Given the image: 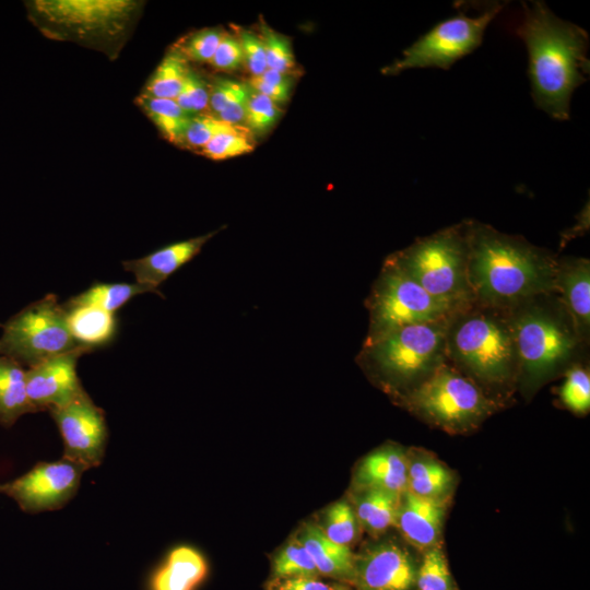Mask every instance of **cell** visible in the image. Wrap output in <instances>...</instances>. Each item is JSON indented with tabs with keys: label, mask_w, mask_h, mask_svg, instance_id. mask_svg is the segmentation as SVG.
Segmentation results:
<instances>
[{
	"label": "cell",
	"mask_w": 590,
	"mask_h": 590,
	"mask_svg": "<svg viewBox=\"0 0 590 590\" xmlns=\"http://www.w3.org/2000/svg\"><path fill=\"white\" fill-rule=\"evenodd\" d=\"M468 279L475 304L508 310L544 294H556L557 259L526 238L468 220Z\"/></svg>",
	"instance_id": "cell-1"
},
{
	"label": "cell",
	"mask_w": 590,
	"mask_h": 590,
	"mask_svg": "<svg viewBox=\"0 0 590 590\" xmlns=\"http://www.w3.org/2000/svg\"><path fill=\"white\" fill-rule=\"evenodd\" d=\"M528 51V75L535 106L556 120L570 118L574 91L588 80L589 35L555 15L544 1L522 2L516 28Z\"/></svg>",
	"instance_id": "cell-2"
},
{
	"label": "cell",
	"mask_w": 590,
	"mask_h": 590,
	"mask_svg": "<svg viewBox=\"0 0 590 590\" xmlns=\"http://www.w3.org/2000/svg\"><path fill=\"white\" fill-rule=\"evenodd\" d=\"M446 358L481 389L509 384L518 368L508 310L474 304L457 312L446 331Z\"/></svg>",
	"instance_id": "cell-3"
},
{
	"label": "cell",
	"mask_w": 590,
	"mask_h": 590,
	"mask_svg": "<svg viewBox=\"0 0 590 590\" xmlns=\"http://www.w3.org/2000/svg\"><path fill=\"white\" fill-rule=\"evenodd\" d=\"M517 355V377L539 382L565 368L583 344L556 294L530 298L508 309Z\"/></svg>",
	"instance_id": "cell-4"
},
{
	"label": "cell",
	"mask_w": 590,
	"mask_h": 590,
	"mask_svg": "<svg viewBox=\"0 0 590 590\" xmlns=\"http://www.w3.org/2000/svg\"><path fill=\"white\" fill-rule=\"evenodd\" d=\"M468 220L415 239L385 260L434 297L457 308L475 304L468 279Z\"/></svg>",
	"instance_id": "cell-5"
},
{
	"label": "cell",
	"mask_w": 590,
	"mask_h": 590,
	"mask_svg": "<svg viewBox=\"0 0 590 590\" xmlns=\"http://www.w3.org/2000/svg\"><path fill=\"white\" fill-rule=\"evenodd\" d=\"M449 320L406 326L364 342L357 363L385 386L405 393L447 359Z\"/></svg>",
	"instance_id": "cell-6"
},
{
	"label": "cell",
	"mask_w": 590,
	"mask_h": 590,
	"mask_svg": "<svg viewBox=\"0 0 590 590\" xmlns=\"http://www.w3.org/2000/svg\"><path fill=\"white\" fill-rule=\"evenodd\" d=\"M401 399L418 417L449 432L471 429L497 408L486 392L447 359Z\"/></svg>",
	"instance_id": "cell-7"
},
{
	"label": "cell",
	"mask_w": 590,
	"mask_h": 590,
	"mask_svg": "<svg viewBox=\"0 0 590 590\" xmlns=\"http://www.w3.org/2000/svg\"><path fill=\"white\" fill-rule=\"evenodd\" d=\"M365 306L369 326L364 342L406 326L449 320L463 310L434 297L386 260Z\"/></svg>",
	"instance_id": "cell-8"
},
{
	"label": "cell",
	"mask_w": 590,
	"mask_h": 590,
	"mask_svg": "<svg viewBox=\"0 0 590 590\" xmlns=\"http://www.w3.org/2000/svg\"><path fill=\"white\" fill-rule=\"evenodd\" d=\"M78 346L68 328L67 310L52 294L9 319L0 337V355L28 368Z\"/></svg>",
	"instance_id": "cell-9"
},
{
	"label": "cell",
	"mask_w": 590,
	"mask_h": 590,
	"mask_svg": "<svg viewBox=\"0 0 590 590\" xmlns=\"http://www.w3.org/2000/svg\"><path fill=\"white\" fill-rule=\"evenodd\" d=\"M502 8L500 2H488L475 16L459 12L437 23L405 48L401 58L386 66L382 73L396 75L409 69L423 68L448 70L482 44L487 25Z\"/></svg>",
	"instance_id": "cell-10"
},
{
	"label": "cell",
	"mask_w": 590,
	"mask_h": 590,
	"mask_svg": "<svg viewBox=\"0 0 590 590\" xmlns=\"http://www.w3.org/2000/svg\"><path fill=\"white\" fill-rule=\"evenodd\" d=\"M129 0H37L27 4L31 16L76 35L118 32L132 16Z\"/></svg>",
	"instance_id": "cell-11"
},
{
	"label": "cell",
	"mask_w": 590,
	"mask_h": 590,
	"mask_svg": "<svg viewBox=\"0 0 590 590\" xmlns=\"http://www.w3.org/2000/svg\"><path fill=\"white\" fill-rule=\"evenodd\" d=\"M85 470L66 458L40 462L24 475L0 484V492L14 499L26 512L57 509L75 494Z\"/></svg>",
	"instance_id": "cell-12"
},
{
	"label": "cell",
	"mask_w": 590,
	"mask_h": 590,
	"mask_svg": "<svg viewBox=\"0 0 590 590\" xmlns=\"http://www.w3.org/2000/svg\"><path fill=\"white\" fill-rule=\"evenodd\" d=\"M50 413L63 439V458L86 470L98 465L106 447L107 426L103 411L87 393L50 409Z\"/></svg>",
	"instance_id": "cell-13"
},
{
	"label": "cell",
	"mask_w": 590,
	"mask_h": 590,
	"mask_svg": "<svg viewBox=\"0 0 590 590\" xmlns=\"http://www.w3.org/2000/svg\"><path fill=\"white\" fill-rule=\"evenodd\" d=\"M92 350L81 345L25 371L27 396L36 411L63 406L86 393L78 377L76 364L81 355Z\"/></svg>",
	"instance_id": "cell-14"
},
{
	"label": "cell",
	"mask_w": 590,
	"mask_h": 590,
	"mask_svg": "<svg viewBox=\"0 0 590 590\" xmlns=\"http://www.w3.org/2000/svg\"><path fill=\"white\" fill-rule=\"evenodd\" d=\"M353 579L361 590H411L416 582V568L404 548L384 543L355 560Z\"/></svg>",
	"instance_id": "cell-15"
},
{
	"label": "cell",
	"mask_w": 590,
	"mask_h": 590,
	"mask_svg": "<svg viewBox=\"0 0 590 590\" xmlns=\"http://www.w3.org/2000/svg\"><path fill=\"white\" fill-rule=\"evenodd\" d=\"M555 291L585 344L590 331V262L586 258L557 259Z\"/></svg>",
	"instance_id": "cell-16"
},
{
	"label": "cell",
	"mask_w": 590,
	"mask_h": 590,
	"mask_svg": "<svg viewBox=\"0 0 590 590\" xmlns=\"http://www.w3.org/2000/svg\"><path fill=\"white\" fill-rule=\"evenodd\" d=\"M403 497L397 524L404 539L421 551L437 546L446 510L445 498L422 497L409 491Z\"/></svg>",
	"instance_id": "cell-17"
},
{
	"label": "cell",
	"mask_w": 590,
	"mask_h": 590,
	"mask_svg": "<svg viewBox=\"0 0 590 590\" xmlns=\"http://www.w3.org/2000/svg\"><path fill=\"white\" fill-rule=\"evenodd\" d=\"M219 231L170 244L145 257L123 261L122 266L125 270L134 274L137 283L158 291L157 287L194 258Z\"/></svg>",
	"instance_id": "cell-18"
},
{
	"label": "cell",
	"mask_w": 590,
	"mask_h": 590,
	"mask_svg": "<svg viewBox=\"0 0 590 590\" xmlns=\"http://www.w3.org/2000/svg\"><path fill=\"white\" fill-rule=\"evenodd\" d=\"M208 563L201 552L179 545L151 573L148 590H196L208 575Z\"/></svg>",
	"instance_id": "cell-19"
},
{
	"label": "cell",
	"mask_w": 590,
	"mask_h": 590,
	"mask_svg": "<svg viewBox=\"0 0 590 590\" xmlns=\"http://www.w3.org/2000/svg\"><path fill=\"white\" fill-rule=\"evenodd\" d=\"M409 463L401 450L387 447L368 455L359 464L357 483L366 489L402 495L408 487Z\"/></svg>",
	"instance_id": "cell-20"
},
{
	"label": "cell",
	"mask_w": 590,
	"mask_h": 590,
	"mask_svg": "<svg viewBox=\"0 0 590 590\" xmlns=\"http://www.w3.org/2000/svg\"><path fill=\"white\" fill-rule=\"evenodd\" d=\"M312 558L319 574L353 579L355 557L349 546L331 541L321 529L307 526L299 539Z\"/></svg>",
	"instance_id": "cell-21"
},
{
	"label": "cell",
	"mask_w": 590,
	"mask_h": 590,
	"mask_svg": "<svg viewBox=\"0 0 590 590\" xmlns=\"http://www.w3.org/2000/svg\"><path fill=\"white\" fill-rule=\"evenodd\" d=\"M25 371L13 359L0 355V423L5 426L36 411L27 396Z\"/></svg>",
	"instance_id": "cell-22"
},
{
	"label": "cell",
	"mask_w": 590,
	"mask_h": 590,
	"mask_svg": "<svg viewBox=\"0 0 590 590\" xmlns=\"http://www.w3.org/2000/svg\"><path fill=\"white\" fill-rule=\"evenodd\" d=\"M66 310L68 328L79 345L93 349L113 339L116 332L114 314L96 306H74Z\"/></svg>",
	"instance_id": "cell-23"
},
{
	"label": "cell",
	"mask_w": 590,
	"mask_h": 590,
	"mask_svg": "<svg viewBox=\"0 0 590 590\" xmlns=\"http://www.w3.org/2000/svg\"><path fill=\"white\" fill-rule=\"evenodd\" d=\"M401 495L382 489H367L357 505V519L370 533L384 532L397 524Z\"/></svg>",
	"instance_id": "cell-24"
},
{
	"label": "cell",
	"mask_w": 590,
	"mask_h": 590,
	"mask_svg": "<svg viewBox=\"0 0 590 590\" xmlns=\"http://www.w3.org/2000/svg\"><path fill=\"white\" fill-rule=\"evenodd\" d=\"M144 293H155L161 295V292L137 282L102 283L91 286L83 293L72 297L67 305H64V307L96 306L110 314H114L132 297Z\"/></svg>",
	"instance_id": "cell-25"
},
{
	"label": "cell",
	"mask_w": 590,
	"mask_h": 590,
	"mask_svg": "<svg viewBox=\"0 0 590 590\" xmlns=\"http://www.w3.org/2000/svg\"><path fill=\"white\" fill-rule=\"evenodd\" d=\"M138 104L152 120L161 134L169 142L178 144L191 119L175 99L156 98L141 94Z\"/></svg>",
	"instance_id": "cell-26"
},
{
	"label": "cell",
	"mask_w": 590,
	"mask_h": 590,
	"mask_svg": "<svg viewBox=\"0 0 590 590\" xmlns=\"http://www.w3.org/2000/svg\"><path fill=\"white\" fill-rule=\"evenodd\" d=\"M452 476L439 462L416 460L408 469L406 491L422 497H446L451 487Z\"/></svg>",
	"instance_id": "cell-27"
},
{
	"label": "cell",
	"mask_w": 590,
	"mask_h": 590,
	"mask_svg": "<svg viewBox=\"0 0 590 590\" xmlns=\"http://www.w3.org/2000/svg\"><path fill=\"white\" fill-rule=\"evenodd\" d=\"M188 70V61L173 50L160 62L142 94L156 98L176 99Z\"/></svg>",
	"instance_id": "cell-28"
},
{
	"label": "cell",
	"mask_w": 590,
	"mask_h": 590,
	"mask_svg": "<svg viewBox=\"0 0 590 590\" xmlns=\"http://www.w3.org/2000/svg\"><path fill=\"white\" fill-rule=\"evenodd\" d=\"M253 148V135L245 127H238L213 137L200 153L210 160L223 161L247 154Z\"/></svg>",
	"instance_id": "cell-29"
},
{
	"label": "cell",
	"mask_w": 590,
	"mask_h": 590,
	"mask_svg": "<svg viewBox=\"0 0 590 590\" xmlns=\"http://www.w3.org/2000/svg\"><path fill=\"white\" fill-rule=\"evenodd\" d=\"M319 571L299 540L286 545L273 560V576L278 579L291 577L316 578Z\"/></svg>",
	"instance_id": "cell-30"
},
{
	"label": "cell",
	"mask_w": 590,
	"mask_h": 590,
	"mask_svg": "<svg viewBox=\"0 0 590 590\" xmlns=\"http://www.w3.org/2000/svg\"><path fill=\"white\" fill-rule=\"evenodd\" d=\"M415 583L418 590H456L447 559L438 545L425 551Z\"/></svg>",
	"instance_id": "cell-31"
},
{
	"label": "cell",
	"mask_w": 590,
	"mask_h": 590,
	"mask_svg": "<svg viewBox=\"0 0 590 590\" xmlns=\"http://www.w3.org/2000/svg\"><path fill=\"white\" fill-rule=\"evenodd\" d=\"M563 404L577 414H586L590 408V376L580 365L567 368L565 380L559 388Z\"/></svg>",
	"instance_id": "cell-32"
},
{
	"label": "cell",
	"mask_w": 590,
	"mask_h": 590,
	"mask_svg": "<svg viewBox=\"0 0 590 590\" xmlns=\"http://www.w3.org/2000/svg\"><path fill=\"white\" fill-rule=\"evenodd\" d=\"M258 35L263 45L268 68L291 74L295 68V56L291 40L272 30L263 21L259 27Z\"/></svg>",
	"instance_id": "cell-33"
},
{
	"label": "cell",
	"mask_w": 590,
	"mask_h": 590,
	"mask_svg": "<svg viewBox=\"0 0 590 590\" xmlns=\"http://www.w3.org/2000/svg\"><path fill=\"white\" fill-rule=\"evenodd\" d=\"M281 114L282 109L278 104L250 87L244 127L252 135L267 133L276 123Z\"/></svg>",
	"instance_id": "cell-34"
},
{
	"label": "cell",
	"mask_w": 590,
	"mask_h": 590,
	"mask_svg": "<svg viewBox=\"0 0 590 590\" xmlns=\"http://www.w3.org/2000/svg\"><path fill=\"white\" fill-rule=\"evenodd\" d=\"M238 128L217 119L211 114L191 117L180 140L179 145L192 150H201L216 134Z\"/></svg>",
	"instance_id": "cell-35"
},
{
	"label": "cell",
	"mask_w": 590,
	"mask_h": 590,
	"mask_svg": "<svg viewBox=\"0 0 590 590\" xmlns=\"http://www.w3.org/2000/svg\"><path fill=\"white\" fill-rule=\"evenodd\" d=\"M322 531L331 541L349 546L356 535V518L351 506L345 502L331 505Z\"/></svg>",
	"instance_id": "cell-36"
},
{
	"label": "cell",
	"mask_w": 590,
	"mask_h": 590,
	"mask_svg": "<svg viewBox=\"0 0 590 590\" xmlns=\"http://www.w3.org/2000/svg\"><path fill=\"white\" fill-rule=\"evenodd\" d=\"M223 32L220 28L197 31L187 39H184L175 50L187 61L209 63L219 46Z\"/></svg>",
	"instance_id": "cell-37"
},
{
	"label": "cell",
	"mask_w": 590,
	"mask_h": 590,
	"mask_svg": "<svg viewBox=\"0 0 590 590\" xmlns=\"http://www.w3.org/2000/svg\"><path fill=\"white\" fill-rule=\"evenodd\" d=\"M209 97L210 84L189 68L184 85L175 101L186 113L197 116L206 114Z\"/></svg>",
	"instance_id": "cell-38"
},
{
	"label": "cell",
	"mask_w": 590,
	"mask_h": 590,
	"mask_svg": "<svg viewBox=\"0 0 590 590\" xmlns=\"http://www.w3.org/2000/svg\"><path fill=\"white\" fill-rule=\"evenodd\" d=\"M248 84L280 106L288 101L293 81L290 74L268 68L262 74L251 76Z\"/></svg>",
	"instance_id": "cell-39"
},
{
	"label": "cell",
	"mask_w": 590,
	"mask_h": 590,
	"mask_svg": "<svg viewBox=\"0 0 590 590\" xmlns=\"http://www.w3.org/2000/svg\"><path fill=\"white\" fill-rule=\"evenodd\" d=\"M209 64L222 72H233L244 67L243 50L237 36L223 32Z\"/></svg>",
	"instance_id": "cell-40"
},
{
	"label": "cell",
	"mask_w": 590,
	"mask_h": 590,
	"mask_svg": "<svg viewBox=\"0 0 590 590\" xmlns=\"http://www.w3.org/2000/svg\"><path fill=\"white\" fill-rule=\"evenodd\" d=\"M236 36L241 46L244 67L251 76L262 74L268 69V66L259 35L251 31L239 28Z\"/></svg>",
	"instance_id": "cell-41"
},
{
	"label": "cell",
	"mask_w": 590,
	"mask_h": 590,
	"mask_svg": "<svg viewBox=\"0 0 590 590\" xmlns=\"http://www.w3.org/2000/svg\"><path fill=\"white\" fill-rule=\"evenodd\" d=\"M248 87L247 83L232 79L220 78L210 84L209 109L211 115L217 116L234 99L243 94Z\"/></svg>",
	"instance_id": "cell-42"
},
{
	"label": "cell",
	"mask_w": 590,
	"mask_h": 590,
	"mask_svg": "<svg viewBox=\"0 0 590 590\" xmlns=\"http://www.w3.org/2000/svg\"><path fill=\"white\" fill-rule=\"evenodd\" d=\"M276 588L278 590H333L329 585L311 577L284 578Z\"/></svg>",
	"instance_id": "cell-43"
},
{
	"label": "cell",
	"mask_w": 590,
	"mask_h": 590,
	"mask_svg": "<svg viewBox=\"0 0 590 590\" xmlns=\"http://www.w3.org/2000/svg\"><path fill=\"white\" fill-rule=\"evenodd\" d=\"M589 201H587L582 210L577 214V222L575 223V225L560 234V247H564L571 239L582 236L589 231Z\"/></svg>",
	"instance_id": "cell-44"
}]
</instances>
